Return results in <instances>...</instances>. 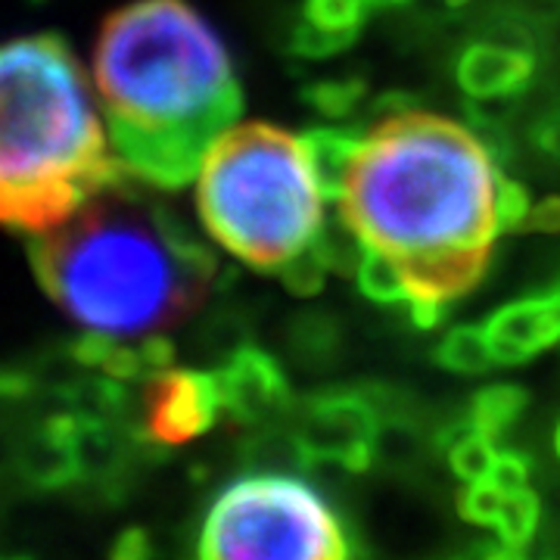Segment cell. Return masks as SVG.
I'll return each instance as SVG.
<instances>
[{"instance_id": "obj_1", "label": "cell", "mask_w": 560, "mask_h": 560, "mask_svg": "<svg viewBox=\"0 0 560 560\" xmlns=\"http://www.w3.org/2000/svg\"><path fill=\"white\" fill-rule=\"evenodd\" d=\"M499 178L470 125L408 106L364 135L340 212L361 241L399 261L408 305H452L489 271L501 234Z\"/></svg>"}, {"instance_id": "obj_2", "label": "cell", "mask_w": 560, "mask_h": 560, "mask_svg": "<svg viewBox=\"0 0 560 560\" xmlns=\"http://www.w3.org/2000/svg\"><path fill=\"white\" fill-rule=\"evenodd\" d=\"M94 88L121 168L160 190L197 180L209 147L243 113L228 44L187 0H131L109 13Z\"/></svg>"}, {"instance_id": "obj_3", "label": "cell", "mask_w": 560, "mask_h": 560, "mask_svg": "<svg viewBox=\"0 0 560 560\" xmlns=\"http://www.w3.org/2000/svg\"><path fill=\"white\" fill-rule=\"evenodd\" d=\"M131 180L28 243L44 293L81 330L116 340L153 337L187 318L219 275L209 241L172 206L135 194Z\"/></svg>"}, {"instance_id": "obj_4", "label": "cell", "mask_w": 560, "mask_h": 560, "mask_svg": "<svg viewBox=\"0 0 560 560\" xmlns=\"http://www.w3.org/2000/svg\"><path fill=\"white\" fill-rule=\"evenodd\" d=\"M128 178L72 47L60 35L0 47V224L44 234Z\"/></svg>"}, {"instance_id": "obj_5", "label": "cell", "mask_w": 560, "mask_h": 560, "mask_svg": "<svg viewBox=\"0 0 560 560\" xmlns=\"http://www.w3.org/2000/svg\"><path fill=\"white\" fill-rule=\"evenodd\" d=\"M324 194L302 138L271 121H243L221 135L197 175V212L221 249L278 275L324 228Z\"/></svg>"}, {"instance_id": "obj_6", "label": "cell", "mask_w": 560, "mask_h": 560, "mask_svg": "<svg viewBox=\"0 0 560 560\" xmlns=\"http://www.w3.org/2000/svg\"><path fill=\"white\" fill-rule=\"evenodd\" d=\"M355 551L330 501L293 474L231 482L197 536V555L206 560H346Z\"/></svg>"}, {"instance_id": "obj_7", "label": "cell", "mask_w": 560, "mask_h": 560, "mask_svg": "<svg viewBox=\"0 0 560 560\" xmlns=\"http://www.w3.org/2000/svg\"><path fill=\"white\" fill-rule=\"evenodd\" d=\"M293 436L308 464H340L364 474L377 460L383 418L364 386L324 389L293 405Z\"/></svg>"}, {"instance_id": "obj_8", "label": "cell", "mask_w": 560, "mask_h": 560, "mask_svg": "<svg viewBox=\"0 0 560 560\" xmlns=\"http://www.w3.org/2000/svg\"><path fill=\"white\" fill-rule=\"evenodd\" d=\"M221 415L219 383L206 371H165L143 396V436L156 445H184L209 433Z\"/></svg>"}, {"instance_id": "obj_9", "label": "cell", "mask_w": 560, "mask_h": 560, "mask_svg": "<svg viewBox=\"0 0 560 560\" xmlns=\"http://www.w3.org/2000/svg\"><path fill=\"white\" fill-rule=\"evenodd\" d=\"M221 415L241 427H275L293 411V393L275 355L243 342L215 371Z\"/></svg>"}, {"instance_id": "obj_10", "label": "cell", "mask_w": 560, "mask_h": 560, "mask_svg": "<svg viewBox=\"0 0 560 560\" xmlns=\"http://www.w3.org/2000/svg\"><path fill=\"white\" fill-rule=\"evenodd\" d=\"M455 79L470 101H511L536 79V54L526 44L470 40L460 50Z\"/></svg>"}, {"instance_id": "obj_11", "label": "cell", "mask_w": 560, "mask_h": 560, "mask_svg": "<svg viewBox=\"0 0 560 560\" xmlns=\"http://www.w3.org/2000/svg\"><path fill=\"white\" fill-rule=\"evenodd\" d=\"M486 334L499 364H523L560 342V293L548 290L539 296L501 305L486 320Z\"/></svg>"}, {"instance_id": "obj_12", "label": "cell", "mask_w": 560, "mask_h": 560, "mask_svg": "<svg viewBox=\"0 0 560 560\" xmlns=\"http://www.w3.org/2000/svg\"><path fill=\"white\" fill-rule=\"evenodd\" d=\"M20 470L40 489H60L81 480L79 448H75V415H57L28 433L20 448Z\"/></svg>"}, {"instance_id": "obj_13", "label": "cell", "mask_w": 560, "mask_h": 560, "mask_svg": "<svg viewBox=\"0 0 560 560\" xmlns=\"http://www.w3.org/2000/svg\"><path fill=\"white\" fill-rule=\"evenodd\" d=\"M364 135L359 125H346V128H334V125H318L308 128L302 135V147L312 165V175L318 180L320 194L327 202H340L346 180L352 172V162L359 156Z\"/></svg>"}, {"instance_id": "obj_14", "label": "cell", "mask_w": 560, "mask_h": 560, "mask_svg": "<svg viewBox=\"0 0 560 560\" xmlns=\"http://www.w3.org/2000/svg\"><path fill=\"white\" fill-rule=\"evenodd\" d=\"M526 405H529V393L523 386L492 383V386H482L480 393H474V399L467 405V420L489 440L499 442L504 433L517 427Z\"/></svg>"}, {"instance_id": "obj_15", "label": "cell", "mask_w": 560, "mask_h": 560, "mask_svg": "<svg viewBox=\"0 0 560 560\" xmlns=\"http://www.w3.org/2000/svg\"><path fill=\"white\" fill-rule=\"evenodd\" d=\"M541 523V501L539 495L523 486V489H511L504 492V501H501L499 521H495V539L521 560L529 548V541L536 539Z\"/></svg>"}, {"instance_id": "obj_16", "label": "cell", "mask_w": 560, "mask_h": 560, "mask_svg": "<svg viewBox=\"0 0 560 560\" xmlns=\"http://www.w3.org/2000/svg\"><path fill=\"white\" fill-rule=\"evenodd\" d=\"M436 361L452 374H482L492 364H499L489 334H486V324H460L455 330H448L436 346Z\"/></svg>"}, {"instance_id": "obj_17", "label": "cell", "mask_w": 560, "mask_h": 560, "mask_svg": "<svg viewBox=\"0 0 560 560\" xmlns=\"http://www.w3.org/2000/svg\"><path fill=\"white\" fill-rule=\"evenodd\" d=\"M355 278H359V290L371 302H381V305L411 302V287H408L401 265L374 246H368Z\"/></svg>"}, {"instance_id": "obj_18", "label": "cell", "mask_w": 560, "mask_h": 560, "mask_svg": "<svg viewBox=\"0 0 560 560\" xmlns=\"http://www.w3.org/2000/svg\"><path fill=\"white\" fill-rule=\"evenodd\" d=\"M315 249H318V256L327 265V271L355 275L361 259H364V253H368V243L361 241L359 231L342 219L340 212V219L324 221V228H320L318 237H315Z\"/></svg>"}, {"instance_id": "obj_19", "label": "cell", "mask_w": 560, "mask_h": 560, "mask_svg": "<svg viewBox=\"0 0 560 560\" xmlns=\"http://www.w3.org/2000/svg\"><path fill=\"white\" fill-rule=\"evenodd\" d=\"M377 0H305L302 20L318 25L324 32H340L349 38H361L364 22L377 10Z\"/></svg>"}, {"instance_id": "obj_20", "label": "cell", "mask_w": 560, "mask_h": 560, "mask_svg": "<svg viewBox=\"0 0 560 560\" xmlns=\"http://www.w3.org/2000/svg\"><path fill=\"white\" fill-rule=\"evenodd\" d=\"M364 94H368L364 79H320L305 84L302 101L324 119H346L359 109Z\"/></svg>"}, {"instance_id": "obj_21", "label": "cell", "mask_w": 560, "mask_h": 560, "mask_svg": "<svg viewBox=\"0 0 560 560\" xmlns=\"http://www.w3.org/2000/svg\"><path fill=\"white\" fill-rule=\"evenodd\" d=\"M359 38H349V35H340V32H324L312 22H296L290 38H287V47L293 57L300 60H327V57H337L342 50H349Z\"/></svg>"}, {"instance_id": "obj_22", "label": "cell", "mask_w": 560, "mask_h": 560, "mask_svg": "<svg viewBox=\"0 0 560 560\" xmlns=\"http://www.w3.org/2000/svg\"><path fill=\"white\" fill-rule=\"evenodd\" d=\"M501 501H504V489H499L492 480L467 482V489L458 495V514L460 521L492 529L499 521Z\"/></svg>"}, {"instance_id": "obj_23", "label": "cell", "mask_w": 560, "mask_h": 560, "mask_svg": "<svg viewBox=\"0 0 560 560\" xmlns=\"http://www.w3.org/2000/svg\"><path fill=\"white\" fill-rule=\"evenodd\" d=\"M278 275L283 280V287L290 293H296V296H315V293H320L324 278H327V265L318 256L315 241H312V246H305L300 256H293V259L287 261Z\"/></svg>"}, {"instance_id": "obj_24", "label": "cell", "mask_w": 560, "mask_h": 560, "mask_svg": "<svg viewBox=\"0 0 560 560\" xmlns=\"http://www.w3.org/2000/svg\"><path fill=\"white\" fill-rule=\"evenodd\" d=\"M533 212L529 202V190L523 187L521 180L501 175L499 178V224L501 234H517L526 228V219Z\"/></svg>"}, {"instance_id": "obj_25", "label": "cell", "mask_w": 560, "mask_h": 560, "mask_svg": "<svg viewBox=\"0 0 560 560\" xmlns=\"http://www.w3.org/2000/svg\"><path fill=\"white\" fill-rule=\"evenodd\" d=\"M529 474H533V464H529V458L523 452H517V448H501L489 480L495 482L499 489H504V492H511V489L529 486Z\"/></svg>"}, {"instance_id": "obj_26", "label": "cell", "mask_w": 560, "mask_h": 560, "mask_svg": "<svg viewBox=\"0 0 560 560\" xmlns=\"http://www.w3.org/2000/svg\"><path fill=\"white\" fill-rule=\"evenodd\" d=\"M523 231H536V234H560V197H545L533 206L526 228Z\"/></svg>"}, {"instance_id": "obj_27", "label": "cell", "mask_w": 560, "mask_h": 560, "mask_svg": "<svg viewBox=\"0 0 560 560\" xmlns=\"http://www.w3.org/2000/svg\"><path fill=\"white\" fill-rule=\"evenodd\" d=\"M533 143L539 147L548 160L560 162V109L558 113H548V116L533 128Z\"/></svg>"}, {"instance_id": "obj_28", "label": "cell", "mask_w": 560, "mask_h": 560, "mask_svg": "<svg viewBox=\"0 0 560 560\" xmlns=\"http://www.w3.org/2000/svg\"><path fill=\"white\" fill-rule=\"evenodd\" d=\"M150 555H153V548H150V536L143 529H125L113 545V558L119 560H143Z\"/></svg>"}, {"instance_id": "obj_29", "label": "cell", "mask_w": 560, "mask_h": 560, "mask_svg": "<svg viewBox=\"0 0 560 560\" xmlns=\"http://www.w3.org/2000/svg\"><path fill=\"white\" fill-rule=\"evenodd\" d=\"M555 455L560 458V420H558V427H555Z\"/></svg>"}, {"instance_id": "obj_30", "label": "cell", "mask_w": 560, "mask_h": 560, "mask_svg": "<svg viewBox=\"0 0 560 560\" xmlns=\"http://www.w3.org/2000/svg\"><path fill=\"white\" fill-rule=\"evenodd\" d=\"M381 7H401V3H408V0H377Z\"/></svg>"}, {"instance_id": "obj_31", "label": "cell", "mask_w": 560, "mask_h": 560, "mask_svg": "<svg viewBox=\"0 0 560 560\" xmlns=\"http://www.w3.org/2000/svg\"><path fill=\"white\" fill-rule=\"evenodd\" d=\"M448 7H464V3H470V0H445Z\"/></svg>"}]
</instances>
